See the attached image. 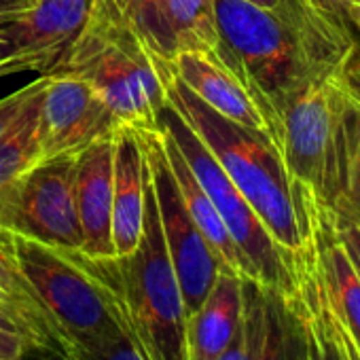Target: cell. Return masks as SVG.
Instances as JSON below:
<instances>
[{"instance_id":"11","label":"cell","mask_w":360,"mask_h":360,"mask_svg":"<svg viewBox=\"0 0 360 360\" xmlns=\"http://www.w3.org/2000/svg\"><path fill=\"white\" fill-rule=\"evenodd\" d=\"M96 0H34L5 28L7 58L20 72L47 75L87 26Z\"/></svg>"},{"instance_id":"7","label":"cell","mask_w":360,"mask_h":360,"mask_svg":"<svg viewBox=\"0 0 360 360\" xmlns=\"http://www.w3.org/2000/svg\"><path fill=\"white\" fill-rule=\"evenodd\" d=\"M138 136L155 189L167 255L180 292H183L187 316H191L212 290L219 274L223 271V265L183 202V195H180L176 178L165 157L161 129H138Z\"/></svg>"},{"instance_id":"1","label":"cell","mask_w":360,"mask_h":360,"mask_svg":"<svg viewBox=\"0 0 360 360\" xmlns=\"http://www.w3.org/2000/svg\"><path fill=\"white\" fill-rule=\"evenodd\" d=\"M214 26L212 62L248 94L278 148L292 98L337 72L356 51L347 18H335L311 0H278L274 9L248 0H214Z\"/></svg>"},{"instance_id":"15","label":"cell","mask_w":360,"mask_h":360,"mask_svg":"<svg viewBox=\"0 0 360 360\" xmlns=\"http://www.w3.org/2000/svg\"><path fill=\"white\" fill-rule=\"evenodd\" d=\"M144 183L146 159L131 125H121L115 134V167H112V246L115 257L134 252L142 236L144 223Z\"/></svg>"},{"instance_id":"4","label":"cell","mask_w":360,"mask_h":360,"mask_svg":"<svg viewBox=\"0 0 360 360\" xmlns=\"http://www.w3.org/2000/svg\"><path fill=\"white\" fill-rule=\"evenodd\" d=\"M96 265L115 295L123 328L146 360H191L189 316L163 240L148 167L138 246L125 257L96 259Z\"/></svg>"},{"instance_id":"8","label":"cell","mask_w":360,"mask_h":360,"mask_svg":"<svg viewBox=\"0 0 360 360\" xmlns=\"http://www.w3.org/2000/svg\"><path fill=\"white\" fill-rule=\"evenodd\" d=\"M9 231L56 248H83L77 210V157L41 159L30 169Z\"/></svg>"},{"instance_id":"12","label":"cell","mask_w":360,"mask_h":360,"mask_svg":"<svg viewBox=\"0 0 360 360\" xmlns=\"http://www.w3.org/2000/svg\"><path fill=\"white\" fill-rule=\"evenodd\" d=\"M337 223L360 227V56L339 72L337 121L318 198Z\"/></svg>"},{"instance_id":"18","label":"cell","mask_w":360,"mask_h":360,"mask_svg":"<svg viewBox=\"0 0 360 360\" xmlns=\"http://www.w3.org/2000/svg\"><path fill=\"white\" fill-rule=\"evenodd\" d=\"M169 70L219 115L244 127L267 134L263 117L259 115L248 94L227 70H223L206 56L180 53L169 62Z\"/></svg>"},{"instance_id":"9","label":"cell","mask_w":360,"mask_h":360,"mask_svg":"<svg viewBox=\"0 0 360 360\" xmlns=\"http://www.w3.org/2000/svg\"><path fill=\"white\" fill-rule=\"evenodd\" d=\"M341 68L301 89L282 119L280 153L286 172L295 185L307 189L316 198L322 193L326 159L337 121Z\"/></svg>"},{"instance_id":"16","label":"cell","mask_w":360,"mask_h":360,"mask_svg":"<svg viewBox=\"0 0 360 360\" xmlns=\"http://www.w3.org/2000/svg\"><path fill=\"white\" fill-rule=\"evenodd\" d=\"M43 85L26 102L18 119L0 134V229H11L18 200L30 169L41 161V104Z\"/></svg>"},{"instance_id":"14","label":"cell","mask_w":360,"mask_h":360,"mask_svg":"<svg viewBox=\"0 0 360 360\" xmlns=\"http://www.w3.org/2000/svg\"><path fill=\"white\" fill-rule=\"evenodd\" d=\"M112 167L115 136L102 138L77 155V210L83 231L81 250L96 259L115 257Z\"/></svg>"},{"instance_id":"2","label":"cell","mask_w":360,"mask_h":360,"mask_svg":"<svg viewBox=\"0 0 360 360\" xmlns=\"http://www.w3.org/2000/svg\"><path fill=\"white\" fill-rule=\"evenodd\" d=\"M165 89L167 104L212 150L274 242L290 259L292 269H297L311 240L309 217L303 189L290 180L280 148L267 134L212 110L172 70L165 79Z\"/></svg>"},{"instance_id":"28","label":"cell","mask_w":360,"mask_h":360,"mask_svg":"<svg viewBox=\"0 0 360 360\" xmlns=\"http://www.w3.org/2000/svg\"><path fill=\"white\" fill-rule=\"evenodd\" d=\"M326 297H328V295H326ZM328 303H330V301H328ZM330 318H333V326H335V333H337V337H339V343H341V347H343L345 358H347V360H360V349H358V345L352 341V337L347 335V330L343 328V324L337 320L333 307H330Z\"/></svg>"},{"instance_id":"10","label":"cell","mask_w":360,"mask_h":360,"mask_svg":"<svg viewBox=\"0 0 360 360\" xmlns=\"http://www.w3.org/2000/svg\"><path fill=\"white\" fill-rule=\"evenodd\" d=\"M41 104V159L77 157L123 125L100 94L79 77L45 75Z\"/></svg>"},{"instance_id":"6","label":"cell","mask_w":360,"mask_h":360,"mask_svg":"<svg viewBox=\"0 0 360 360\" xmlns=\"http://www.w3.org/2000/svg\"><path fill=\"white\" fill-rule=\"evenodd\" d=\"M159 125L174 140L178 150L183 153L185 161L189 163L217 212L221 214L242 257L246 274L244 278L284 297H295L297 280L290 259L274 242L257 212L250 208L240 189L231 183V178L221 167L212 150L169 104L163 106L159 115Z\"/></svg>"},{"instance_id":"31","label":"cell","mask_w":360,"mask_h":360,"mask_svg":"<svg viewBox=\"0 0 360 360\" xmlns=\"http://www.w3.org/2000/svg\"><path fill=\"white\" fill-rule=\"evenodd\" d=\"M34 0H0V13H15L30 7Z\"/></svg>"},{"instance_id":"36","label":"cell","mask_w":360,"mask_h":360,"mask_svg":"<svg viewBox=\"0 0 360 360\" xmlns=\"http://www.w3.org/2000/svg\"><path fill=\"white\" fill-rule=\"evenodd\" d=\"M354 5H360V0H356V3H354Z\"/></svg>"},{"instance_id":"34","label":"cell","mask_w":360,"mask_h":360,"mask_svg":"<svg viewBox=\"0 0 360 360\" xmlns=\"http://www.w3.org/2000/svg\"><path fill=\"white\" fill-rule=\"evenodd\" d=\"M252 5H259V7H265V9H274L278 5V0H248Z\"/></svg>"},{"instance_id":"32","label":"cell","mask_w":360,"mask_h":360,"mask_svg":"<svg viewBox=\"0 0 360 360\" xmlns=\"http://www.w3.org/2000/svg\"><path fill=\"white\" fill-rule=\"evenodd\" d=\"M13 13H0V56L7 58V45H5V28L9 24Z\"/></svg>"},{"instance_id":"3","label":"cell","mask_w":360,"mask_h":360,"mask_svg":"<svg viewBox=\"0 0 360 360\" xmlns=\"http://www.w3.org/2000/svg\"><path fill=\"white\" fill-rule=\"evenodd\" d=\"M47 75H72L89 83L123 125L161 129L169 64L157 60L127 22L117 0H96L72 47Z\"/></svg>"},{"instance_id":"37","label":"cell","mask_w":360,"mask_h":360,"mask_svg":"<svg viewBox=\"0 0 360 360\" xmlns=\"http://www.w3.org/2000/svg\"><path fill=\"white\" fill-rule=\"evenodd\" d=\"M0 60H3V56H0Z\"/></svg>"},{"instance_id":"13","label":"cell","mask_w":360,"mask_h":360,"mask_svg":"<svg viewBox=\"0 0 360 360\" xmlns=\"http://www.w3.org/2000/svg\"><path fill=\"white\" fill-rule=\"evenodd\" d=\"M121 11L148 51L165 64L180 53L214 58V0H140Z\"/></svg>"},{"instance_id":"35","label":"cell","mask_w":360,"mask_h":360,"mask_svg":"<svg viewBox=\"0 0 360 360\" xmlns=\"http://www.w3.org/2000/svg\"><path fill=\"white\" fill-rule=\"evenodd\" d=\"M117 3H119V7H121V9H129V7L138 5L140 0H117Z\"/></svg>"},{"instance_id":"22","label":"cell","mask_w":360,"mask_h":360,"mask_svg":"<svg viewBox=\"0 0 360 360\" xmlns=\"http://www.w3.org/2000/svg\"><path fill=\"white\" fill-rule=\"evenodd\" d=\"M255 360H309L303 318L292 297L261 286V333Z\"/></svg>"},{"instance_id":"27","label":"cell","mask_w":360,"mask_h":360,"mask_svg":"<svg viewBox=\"0 0 360 360\" xmlns=\"http://www.w3.org/2000/svg\"><path fill=\"white\" fill-rule=\"evenodd\" d=\"M28 347L24 337L0 326V360H24Z\"/></svg>"},{"instance_id":"23","label":"cell","mask_w":360,"mask_h":360,"mask_svg":"<svg viewBox=\"0 0 360 360\" xmlns=\"http://www.w3.org/2000/svg\"><path fill=\"white\" fill-rule=\"evenodd\" d=\"M242 322L231 343L214 360H255L261 333V284L242 278Z\"/></svg>"},{"instance_id":"5","label":"cell","mask_w":360,"mask_h":360,"mask_svg":"<svg viewBox=\"0 0 360 360\" xmlns=\"http://www.w3.org/2000/svg\"><path fill=\"white\" fill-rule=\"evenodd\" d=\"M18 263L51 316L64 349L89 343L123 326L115 295L96 259L11 233Z\"/></svg>"},{"instance_id":"30","label":"cell","mask_w":360,"mask_h":360,"mask_svg":"<svg viewBox=\"0 0 360 360\" xmlns=\"http://www.w3.org/2000/svg\"><path fill=\"white\" fill-rule=\"evenodd\" d=\"M345 18H347L349 26H352V32H354V37H356V51H358V56H360V5H352V7L347 9Z\"/></svg>"},{"instance_id":"29","label":"cell","mask_w":360,"mask_h":360,"mask_svg":"<svg viewBox=\"0 0 360 360\" xmlns=\"http://www.w3.org/2000/svg\"><path fill=\"white\" fill-rule=\"evenodd\" d=\"M311 3L335 18H345L347 9L356 3V0H311Z\"/></svg>"},{"instance_id":"20","label":"cell","mask_w":360,"mask_h":360,"mask_svg":"<svg viewBox=\"0 0 360 360\" xmlns=\"http://www.w3.org/2000/svg\"><path fill=\"white\" fill-rule=\"evenodd\" d=\"M163 134V146H165V157L169 163V169L176 178V185L180 189V195H183V202L187 206V210L191 212L193 221L198 223V227L202 229L204 238L208 240L210 248L214 250L217 259L221 261L223 269L244 278V263L242 257L221 219V214L217 212L214 204L210 202L208 193L204 191V187L200 185V180L195 178L193 169L189 167V163L185 161L183 153L178 150V146L174 144V140L161 129Z\"/></svg>"},{"instance_id":"33","label":"cell","mask_w":360,"mask_h":360,"mask_svg":"<svg viewBox=\"0 0 360 360\" xmlns=\"http://www.w3.org/2000/svg\"><path fill=\"white\" fill-rule=\"evenodd\" d=\"M9 75H18L15 64H13L9 58H3V60H0V79H3V77H9Z\"/></svg>"},{"instance_id":"21","label":"cell","mask_w":360,"mask_h":360,"mask_svg":"<svg viewBox=\"0 0 360 360\" xmlns=\"http://www.w3.org/2000/svg\"><path fill=\"white\" fill-rule=\"evenodd\" d=\"M295 280H297V292L292 299L303 318L309 360H347L333 326L330 303L316 263L314 240L309 242L305 257L297 265Z\"/></svg>"},{"instance_id":"19","label":"cell","mask_w":360,"mask_h":360,"mask_svg":"<svg viewBox=\"0 0 360 360\" xmlns=\"http://www.w3.org/2000/svg\"><path fill=\"white\" fill-rule=\"evenodd\" d=\"M242 278L223 269L195 314L189 316L191 360H214L236 337L242 322Z\"/></svg>"},{"instance_id":"17","label":"cell","mask_w":360,"mask_h":360,"mask_svg":"<svg viewBox=\"0 0 360 360\" xmlns=\"http://www.w3.org/2000/svg\"><path fill=\"white\" fill-rule=\"evenodd\" d=\"M0 305L13 314L26 343L32 349H49L62 354V337L39 295L24 276L13 250L11 231L7 229H0Z\"/></svg>"},{"instance_id":"26","label":"cell","mask_w":360,"mask_h":360,"mask_svg":"<svg viewBox=\"0 0 360 360\" xmlns=\"http://www.w3.org/2000/svg\"><path fill=\"white\" fill-rule=\"evenodd\" d=\"M333 217V214H330ZM333 227H335V236L341 242L347 259L352 261L358 278H360V227L356 225H347V223H337L333 219Z\"/></svg>"},{"instance_id":"24","label":"cell","mask_w":360,"mask_h":360,"mask_svg":"<svg viewBox=\"0 0 360 360\" xmlns=\"http://www.w3.org/2000/svg\"><path fill=\"white\" fill-rule=\"evenodd\" d=\"M62 356L66 360H146L134 337L123 326L89 343L70 345Z\"/></svg>"},{"instance_id":"25","label":"cell","mask_w":360,"mask_h":360,"mask_svg":"<svg viewBox=\"0 0 360 360\" xmlns=\"http://www.w3.org/2000/svg\"><path fill=\"white\" fill-rule=\"evenodd\" d=\"M41 85H43V77H39L37 81L20 87L18 91H13V94H9V96H5L3 100H0V134H3L18 119V115L24 110L26 102L34 96V91Z\"/></svg>"}]
</instances>
